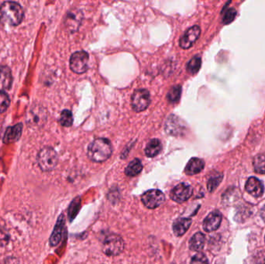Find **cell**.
Listing matches in <instances>:
<instances>
[{
  "label": "cell",
  "instance_id": "cell-3",
  "mask_svg": "<svg viewBox=\"0 0 265 264\" xmlns=\"http://www.w3.org/2000/svg\"><path fill=\"white\" fill-rule=\"evenodd\" d=\"M59 162V156L52 147L41 149L37 155V163L43 171L48 172L56 167Z\"/></svg>",
  "mask_w": 265,
  "mask_h": 264
},
{
  "label": "cell",
  "instance_id": "cell-28",
  "mask_svg": "<svg viewBox=\"0 0 265 264\" xmlns=\"http://www.w3.org/2000/svg\"><path fill=\"white\" fill-rule=\"evenodd\" d=\"M223 180V175L221 174H217L214 176L211 177L208 179V183H207V187L209 192H212V191L216 190V187L219 186L220 182Z\"/></svg>",
  "mask_w": 265,
  "mask_h": 264
},
{
  "label": "cell",
  "instance_id": "cell-21",
  "mask_svg": "<svg viewBox=\"0 0 265 264\" xmlns=\"http://www.w3.org/2000/svg\"><path fill=\"white\" fill-rule=\"evenodd\" d=\"M206 238L203 233H197L191 238L189 248L192 251H201L205 246Z\"/></svg>",
  "mask_w": 265,
  "mask_h": 264
},
{
  "label": "cell",
  "instance_id": "cell-2",
  "mask_svg": "<svg viewBox=\"0 0 265 264\" xmlns=\"http://www.w3.org/2000/svg\"><path fill=\"white\" fill-rule=\"evenodd\" d=\"M113 147L106 138H98L90 143L88 147V157L90 160L97 163L106 161L111 156Z\"/></svg>",
  "mask_w": 265,
  "mask_h": 264
},
{
  "label": "cell",
  "instance_id": "cell-22",
  "mask_svg": "<svg viewBox=\"0 0 265 264\" xmlns=\"http://www.w3.org/2000/svg\"><path fill=\"white\" fill-rule=\"evenodd\" d=\"M143 165L139 159H134L132 160L128 166L125 169V174L129 177H135L142 171Z\"/></svg>",
  "mask_w": 265,
  "mask_h": 264
},
{
  "label": "cell",
  "instance_id": "cell-9",
  "mask_svg": "<svg viewBox=\"0 0 265 264\" xmlns=\"http://www.w3.org/2000/svg\"><path fill=\"white\" fill-rule=\"evenodd\" d=\"M143 203L150 209H154L161 206L165 201V196L162 191L152 189L143 194L141 197Z\"/></svg>",
  "mask_w": 265,
  "mask_h": 264
},
{
  "label": "cell",
  "instance_id": "cell-5",
  "mask_svg": "<svg viewBox=\"0 0 265 264\" xmlns=\"http://www.w3.org/2000/svg\"><path fill=\"white\" fill-rule=\"evenodd\" d=\"M89 56L84 51L75 52L70 58V68L76 74H83L88 69Z\"/></svg>",
  "mask_w": 265,
  "mask_h": 264
},
{
  "label": "cell",
  "instance_id": "cell-6",
  "mask_svg": "<svg viewBox=\"0 0 265 264\" xmlns=\"http://www.w3.org/2000/svg\"><path fill=\"white\" fill-rule=\"evenodd\" d=\"M150 103V93L146 89H137L132 96V108L135 112H140L145 111L149 106Z\"/></svg>",
  "mask_w": 265,
  "mask_h": 264
},
{
  "label": "cell",
  "instance_id": "cell-31",
  "mask_svg": "<svg viewBox=\"0 0 265 264\" xmlns=\"http://www.w3.org/2000/svg\"><path fill=\"white\" fill-rule=\"evenodd\" d=\"M9 238H10V236L6 230V228L0 226V247L6 246L9 243Z\"/></svg>",
  "mask_w": 265,
  "mask_h": 264
},
{
  "label": "cell",
  "instance_id": "cell-10",
  "mask_svg": "<svg viewBox=\"0 0 265 264\" xmlns=\"http://www.w3.org/2000/svg\"><path fill=\"white\" fill-rule=\"evenodd\" d=\"M193 189L186 183H181L172 189L170 193L171 198L175 202L181 203L186 202L192 197Z\"/></svg>",
  "mask_w": 265,
  "mask_h": 264
},
{
  "label": "cell",
  "instance_id": "cell-20",
  "mask_svg": "<svg viewBox=\"0 0 265 264\" xmlns=\"http://www.w3.org/2000/svg\"><path fill=\"white\" fill-rule=\"evenodd\" d=\"M162 150V144L159 139H153L147 143L145 148V154L148 158H154L161 152Z\"/></svg>",
  "mask_w": 265,
  "mask_h": 264
},
{
  "label": "cell",
  "instance_id": "cell-30",
  "mask_svg": "<svg viewBox=\"0 0 265 264\" xmlns=\"http://www.w3.org/2000/svg\"><path fill=\"white\" fill-rule=\"evenodd\" d=\"M223 22L224 24H231L236 17V12L235 9L233 8H229V9L223 10Z\"/></svg>",
  "mask_w": 265,
  "mask_h": 264
},
{
  "label": "cell",
  "instance_id": "cell-18",
  "mask_svg": "<svg viewBox=\"0 0 265 264\" xmlns=\"http://www.w3.org/2000/svg\"><path fill=\"white\" fill-rule=\"evenodd\" d=\"M205 167V162L202 159L193 158L191 159L185 167V172L188 175H195L201 172Z\"/></svg>",
  "mask_w": 265,
  "mask_h": 264
},
{
  "label": "cell",
  "instance_id": "cell-17",
  "mask_svg": "<svg viewBox=\"0 0 265 264\" xmlns=\"http://www.w3.org/2000/svg\"><path fill=\"white\" fill-rule=\"evenodd\" d=\"M22 123H19L13 127H8L4 134L3 142L5 143H14L17 141L21 136L23 131Z\"/></svg>",
  "mask_w": 265,
  "mask_h": 264
},
{
  "label": "cell",
  "instance_id": "cell-26",
  "mask_svg": "<svg viewBox=\"0 0 265 264\" xmlns=\"http://www.w3.org/2000/svg\"><path fill=\"white\" fill-rule=\"evenodd\" d=\"M81 207V201L80 198H75L71 205L69 206V209H68V218H69L70 221L73 220L75 216L77 215L78 212H79V209Z\"/></svg>",
  "mask_w": 265,
  "mask_h": 264
},
{
  "label": "cell",
  "instance_id": "cell-23",
  "mask_svg": "<svg viewBox=\"0 0 265 264\" xmlns=\"http://www.w3.org/2000/svg\"><path fill=\"white\" fill-rule=\"evenodd\" d=\"M254 171L258 174H265V155L258 154L253 160Z\"/></svg>",
  "mask_w": 265,
  "mask_h": 264
},
{
  "label": "cell",
  "instance_id": "cell-4",
  "mask_svg": "<svg viewBox=\"0 0 265 264\" xmlns=\"http://www.w3.org/2000/svg\"><path fill=\"white\" fill-rule=\"evenodd\" d=\"M103 253L109 257H116L123 253L124 242L123 238L116 234H111L106 237L102 248Z\"/></svg>",
  "mask_w": 265,
  "mask_h": 264
},
{
  "label": "cell",
  "instance_id": "cell-34",
  "mask_svg": "<svg viewBox=\"0 0 265 264\" xmlns=\"http://www.w3.org/2000/svg\"><path fill=\"white\" fill-rule=\"evenodd\" d=\"M261 215H262V218H263V220L265 222V205L261 210Z\"/></svg>",
  "mask_w": 265,
  "mask_h": 264
},
{
  "label": "cell",
  "instance_id": "cell-32",
  "mask_svg": "<svg viewBox=\"0 0 265 264\" xmlns=\"http://www.w3.org/2000/svg\"><path fill=\"white\" fill-rule=\"evenodd\" d=\"M191 264H208V259L205 254L199 253L192 257Z\"/></svg>",
  "mask_w": 265,
  "mask_h": 264
},
{
  "label": "cell",
  "instance_id": "cell-24",
  "mask_svg": "<svg viewBox=\"0 0 265 264\" xmlns=\"http://www.w3.org/2000/svg\"><path fill=\"white\" fill-rule=\"evenodd\" d=\"M202 65V59L200 56H195L187 64V71L191 75H195L200 71Z\"/></svg>",
  "mask_w": 265,
  "mask_h": 264
},
{
  "label": "cell",
  "instance_id": "cell-12",
  "mask_svg": "<svg viewBox=\"0 0 265 264\" xmlns=\"http://www.w3.org/2000/svg\"><path fill=\"white\" fill-rule=\"evenodd\" d=\"M182 123V120L177 116L172 115L167 119L165 123V131L167 133L172 136L181 135L183 131H185V125Z\"/></svg>",
  "mask_w": 265,
  "mask_h": 264
},
{
  "label": "cell",
  "instance_id": "cell-19",
  "mask_svg": "<svg viewBox=\"0 0 265 264\" xmlns=\"http://www.w3.org/2000/svg\"><path fill=\"white\" fill-rule=\"evenodd\" d=\"M192 224L190 218H177L173 223V231L175 235L177 237H181L184 235Z\"/></svg>",
  "mask_w": 265,
  "mask_h": 264
},
{
  "label": "cell",
  "instance_id": "cell-15",
  "mask_svg": "<svg viewBox=\"0 0 265 264\" xmlns=\"http://www.w3.org/2000/svg\"><path fill=\"white\" fill-rule=\"evenodd\" d=\"M64 223H65V218L64 215H61L58 218L57 223L55 225L53 233L50 237V244L51 246H56L59 245V242L62 238L63 230H64Z\"/></svg>",
  "mask_w": 265,
  "mask_h": 264
},
{
  "label": "cell",
  "instance_id": "cell-27",
  "mask_svg": "<svg viewBox=\"0 0 265 264\" xmlns=\"http://www.w3.org/2000/svg\"><path fill=\"white\" fill-rule=\"evenodd\" d=\"M181 94V87L180 85L173 86L168 92V95H167V99H168V102H170V103H176V102L179 100Z\"/></svg>",
  "mask_w": 265,
  "mask_h": 264
},
{
  "label": "cell",
  "instance_id": "cell-11",
  "mask_svg": "<svg viewBox=\"0 0 265 264\" xmlns=\"http://www.w3.org/2000/svg\"><path fill=\"white\" fill-rule=\"evenodd\" d=\"M201 33V29L199 26H193L187 29L182 37L180 39V47L183 49L192 48L196 42Z\"/></svg>",
  "mask_w": 265,
  "mask_h": 264
},
{
  "label": "cell",
  "instance_id": "cell-14",
  "mask_svg": "<svg viewBox=\"0 0 265 264\" xmlns=\"http://www.w3.org/2000/svg\"><path fill=\"white\" fill-rule=\"evenodd\" d=\"M246 191L255 198L262 196L265 191L263 184L258 178L251 177L247 180L245 185Z\"/></svg>",
  "mask_w": 265,
  "mask_h": 264
},
{
  "label": "cell",
  "instance_id": "cell-25",
  "mask_svg": "<svg viewBox=\"0 0 265 264\" xmlns=\"http://www.w3.org/2000/svg\"><path fill=\"white\" fill-rule=\"evenodd\" d=\"M60 125L64 127H69L73 123V116L71 111L65 109L60 113V119H59Z\"/></svg>",
  "mask_w": 265,
  "mask_h": 264
},
{
  "label": "cell",
  "instance_id": "cell-29",
  "mask_svg": "<svg viewBox=\"0 0 265 264\" xmlns=\"http://www.w3.org/2000/svg\"><path fill=\"white\" fill-rule=\"evenodd\" d=\"M10 99L8 94L5 92H0V113L6 112L9 108Z\"/></svg>",
  "mask_w": 265,
  "mask_h": 264
},
{
  "label": "cell",
  "instance_id": "cell-1",
  "mask_svg": "<svg viewBox=\"0 0 265 264\" xmlns=\"http://www.w3.org/2000/svg\"><path fill=\"white\" fill-rule=\"evenodd\" d=\"M24 11L18 2H4L0 6V22L9 26H17L22 22Z\"/></svg>",
  "mask_w": 265,
  "mask_h": 264
},
{
  "label": "cell",
  "instance_id": "cell-8",
  "mask_svg": "<svg viewBox=\"0 0 265 264\" xmlns=\"http://www.w3.org/2000/svg\"><path fill=\"white\" fill-rule=\"evenodd\" d=\"M48 119V113L44 107L35 106L30 108L27 116L28 125L31 127H41L44 125Z\"/></svg>",
  "mask_w": 265,
  "mask_h": 264
},
{
  "label": "cell",
  "instance_id": "cell-16",
  "mask_svg": "<svg viewBox=\"0 0 265 264\" xmlns=\"http://www.w3.org/2000/svg\"><path fill=\"white\" fill-rule=\"evenodd\" d=\"M13 82L11 70L9 67L0 66V92L8 90Z\"/></svg>",
  "mask_w": 265,
  "mask_h": 264
},
{
  "label": "cell",
  "instance_id": "cell-33",
  "mask_svg": "<svg viewBox=\"0 0 265 264\" xmlns=\"http://www.w3.org/2000/svg\"><path fill=\"white\" fill-rule=\"evenodd\" d=\"M2 264H20L18 260L15 257H9L3 261Z\"/></svg>",
  "mask_w": 265,
  "mask_h": 264
},
{
  "label": "cell",
  "instance_id": "cell-7",
  "mask_svg": "<svg viewBox=\"0 0 265 264\" xmlns=\"http://www.w3.org/2000/svg\"><path fill=\"white\" fill-rule=\"evenodd\" d=\"M83 20V14L81 10L76 8L70 9L64 17V26L69 33H75L79 30Z\"/></svg>",
  "mask_w": 265,
  "mask_h": 264
},
{
  "label": "cell",
  "instance_id": "cell-13",
  "mask_svg": "<svg viewBox=\"0 0 265 264\" xmlns=\"http://www.w3.org/2000/svg\"><path fill=\"white\" fill-rule=\"evenodd\" d=\"M221 222V213L218 211H212L203 222V229L208 233L216 231L220 227Z\"/></svg>",
  "mask_w": 265,
  "mask_h": 264
}]
</instances>
